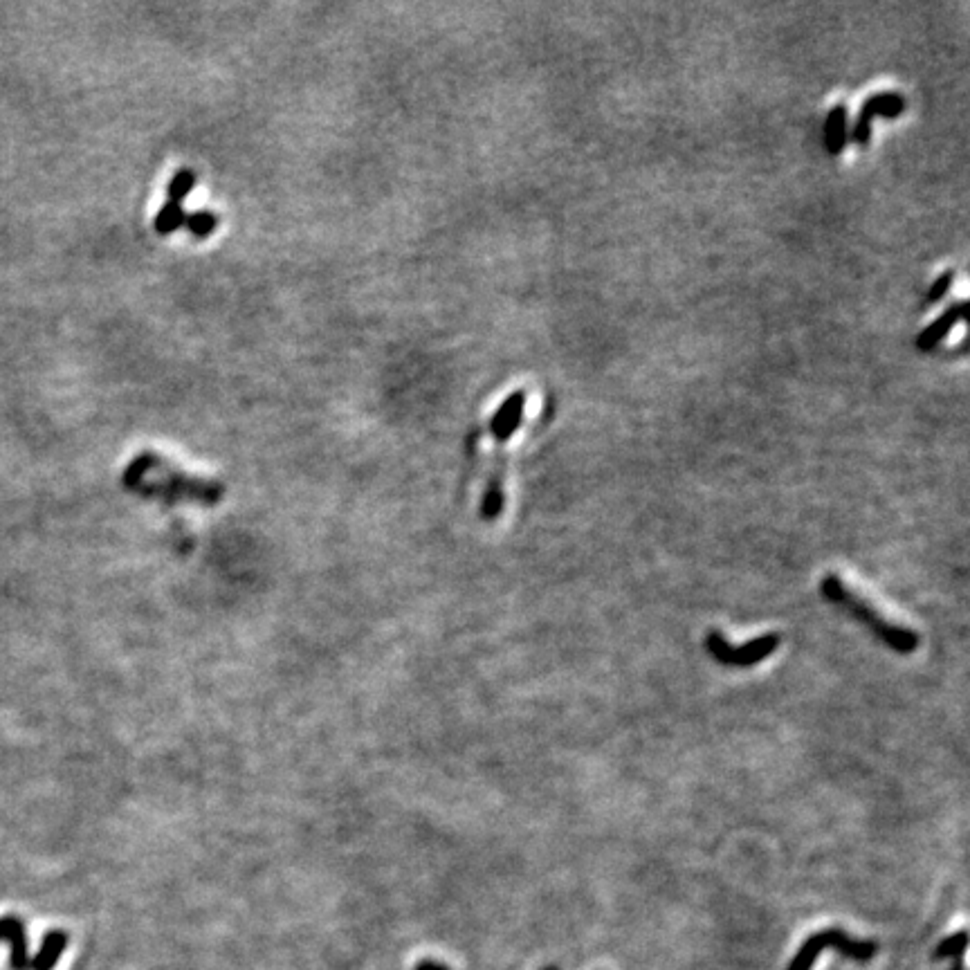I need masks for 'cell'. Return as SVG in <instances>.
<instances>
[{
    "instance_id": "cell-1",
    "label": "cell",
    "mask_w": 970,
    "mask_h": 970,
    "mask_svg": "<svg viewBox=\"0 0 970 970\" xmlns=\"http://www.w3.org/2000/svg\"><path fill=\"white\" fill-rule=\"evenodd\" d=\"M122 483L137 497L158 499L167 506H178V503L218 506V501L225 497V485L221 481L191 477L153 452L135 456L122 474Z\"/></svg>"
},
{
    "instance_id": "cell-2",
    "label": "cell",
    "mask_w": 970,
    "mask_h": 970,
    "mask_svg": "<svg viewBox=\"0 0 970 970\" xmlns=\"http://www.w3.org/2000/svg\"><path fill=\"white\" fill-rule=\"evenodd\" d=\"M820 593L822 598L831 602V605L845 609L851 618L858 620L860 625H865L883 645L890 647L892 652L908 656L919 649L921 638L917 631H912L910 627L896 625V622L883 618L881 611L869 605L865 598H860L858 593L851 589L849 584L840 580L836 573H827L825 578L820 580Z\"/></svg>"
},
{
    "instance_id": "cell-3",
    "label": "cell",
    "mask_w": 970,
    "mask_h": 970,
    "mask_svg": "<svg viewBox=\"0 0 970 970\" xmlns=\"http://www.w3.org/2000/svg\"><path fill=\"white\" fill-rule=\"evenodd\" d=\"M782 638L777 634H764L759 638L748 640L744 645H732L726 640V636L721 634L719 629L708 631L706 636V649L712 656V661H717L724 667H739V670H746V667H753L757 663L766 661L768 656L777 652Z\"/></svg>"
},
{
    "instance_id": "cell-4",
    "label": "cell",
    "mask_w": 970,
    "mask_h": 970,
    "mask_svg": "<svg viewBox=\"0 0 970 970\" xmlns=\"http://www.w3.org/2000/svg\"><path fill=\"white\" fill-rule=\"evenodd\" d=\"M827 946H836L843 950L845 955L854 959H869L876 950V946L869 944V941H851L840 930H825V932H818V935H813L807 944L802 946L800 955L795 957L791 970H809L813 959H816L818 953H822Z\"/></svg>"
},
{
    "instance_id": "cell-5",
    "label": "cell",
    "mask_w": 970,
    "mask_h": 970,
    "mask_svg": "<svg viewBox=\"0 0 970 970\" xmlns=\"http://www.w3.org/2000/svg\"><path fill=\"white\" fill-rule=\"evenodd\" d=\"M905 111V97L899 93H883L869 97L867 102L860 108V113L856 117L854 124V140L858 144L869 142V133H872V120L874 117H899Z\"/></svg>"
},
{
    "instance_id": "cell-6",
    "label": "cell",
    "mask_w": 970,
    "mask_h": 970,
    "mask_svg": "<svg viewBox=\"0 0 970 970\" xmlns=\"http://www.w3.org/2000/svg\"><path fill=\"white\" fill-rule=\"evenodd\" d=\"M526 409V391H515L510 393L506 402H501V407L497 409V414L490 420V432L494 436L497 445H506L512 434L517 432V427L521 425V418H524Z\"/></svg>"
},
{
    "instance_id": "cell-7",
    "label": "cell",
    "mask_w": 970,
    "mask_h": 970,
    "mask_svg": "<svg viewBox=\"0 0 970 970\" xmlns=\"http://www.w3.org/2000/svg\"><path fill=\"white\" fill-rule=\"evenodd\" d=\"M0 941H7L9 948H12V957H9L12 970H30L25 923L21 919L14 917V914L0 917Z\"/></svg>"
},
{
    "instance_id": "cell-8",
    "label": "cell",
    "mask_w": 970,
    "mask_h": 970,
    "mask_svg": "<svg viewBox=\"0 0 970 970\" xmlns=\"http://www.w3.org/2000/svg\"><path fill=\"white\" fill-rule=\"evenodd\" d=\"M966 313V301H959V304L950 306L944 315H941L937 322H932L926 331L917 337V346L921 351H932L935 346L944 340V337L953 331V328L962 322Z\"/></svg>"
},
{
    "instance_id": "cell-9",
    "label": "cell",
    "mask_w": 970,
    "mask_h": 970,
    "mask_svg": "<svg viewBox=\"0 0 970 970\" xmlns=\"http://www.w3.org/2000/svg\"><path fill=\"white\" fill-rule=\"evenodd\" d=\"M68 948V932L66 930H48L43 937L41 950L30 962V970H52L59 964L63 950Z\"/></svg>"
},
{
    "instance_id": "cell-10",
    "label": "cell",
    "mask_w": 970,
    "mask_h": 970,
    "mask_svg": "<svg viewBox=\"0 0 970 970\" xmlns=\"http://www.w3.org/2000/svg\"><path fill=\"white\" fill-rule=\"evenodd\" d=\"M847 142V106L836 104L825 122V146L831 155H838Z\"/></svg>"
},
{
    "instance_id": "cell-11",
    "label": "cell",
    "mask_w": 970,
    "mask_h": 970,
    "mask_svg": "<svg viewBox=\"0 0 970 970\" xmlns=\"http://www.w3.org/2000/svg\"><path fill=\"white\" fill-rule=\"evenodd\" d=\"M187 221V212H185V207H182V203H176V200H167V205L160 207V212L158 216H155V232L162 234V236H169L178 230V227L185 225Z\"/></svg>"
},
{
    "instance_id": "cell-12",
    "label": "cell",
    "mask_w": 970,
    "mask_h": 970,
    "mask_svg": "<svg viewBox=\"0 0 970 970\" xmlns=\"http://www.w3.org/2000/svg\"><path fill=\"white\" fill-rule=\"evenodd\" d=\"M218 223H221V218H218L214 212H194V214H187V230L196 236V239H207L209 234H212Z\"/></svg>"
},
{
    "instance_id": "cell-13",
    "label": "cell",
    "mask_w": 970,
    "mask_h": 970,
    "mask_svg": "<svg viewBox=\"0 0 970 970\" xmlns=\"http://www.w3.org/2000/svg\"><path fill=\"white\" fill-rule=\"evenodd\" d=\"M194 185H196V176L189 169L176 171V173H173L171 182H169V187H167L169 200H176V203H182V200H185V196L189 194V191L194 189Z\"/></svg>"
},
{
    "instance_id": "cell-14",
    "label": "cell",
    "mask_w": 970,
    "mask_h": 970,
    "mask_svg": "<svg viewBox=\"0 0 970 970\" xmlns=\"http://www.w3.org/2000/svg\"><path fill=\"white\" fill-rule=\"evenodd\" d=\"M953 281H955V272H944L941 277L932 283L930 290H928V297H926V306H932V304H937V301H941L946 297V292L950 290V286H953Z\"/></svg>"
},
{
    "instance_id": "cell-15",
    "label": "cell",
    "mask_w": 970,
    "mask_h": 970,
    "mask_svg": "<svg viewBox=\"0 0 970 970\" xmlns=\"http://www.w3.org/2000/svg\"><path fill=\"white\" fill-rule=\"evenodd\" d=\"M414 970H447L443 964H438V962H432V959H423V962H418Z\"/></svg>"
}]
</instances>
